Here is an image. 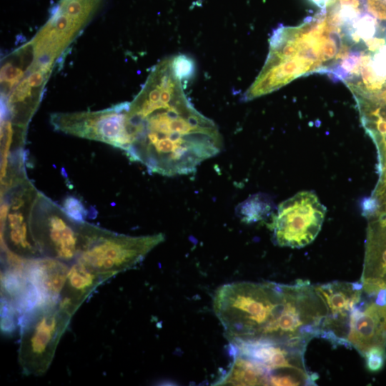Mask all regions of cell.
I'll return each instance as SVG.
<instances>
[{
    "label": "cell",
    "instance_id": "6da1fadb",
    "mask_svg": "<svg viewBox=\"0 0 386 386\" xmlns=\"http://www.w3.org/2000/svg\"><path fill=\"white\" fill-rule=\"evenodd\" d=\"M182 83L169 57L154 68L139 94L127 104L124 152L152 173L189 174L222 149L217 126L194 108Z\"/></svg>",
    "mask_w": 386,
    "mask_h": 386
},
{
    "label": "cell",
    "instance_id": "7a4b0ae2",
    "mask_svg": "<svg viewBox=\"0 0 386 386\" xmlns=\"http://www.w3.org/2000/svg\"><path fill=\"white\" fill-rule=\"evenodd\" d=\"M213 309L229 341L267 340L306 346L317 337L326 307L314 285L236 282L219 287Z\"/></svg>",
    "mask_w": 386,
    "mask_h": 386
},
{
    "label": "cell",
    "instance_id": "3957f363",
    "mask_svg": "<svg viewBox=\"0 0 386 386\" xmlns=\"http://www.w3.org/2000/svg\"><path fill=\"white\" fill-rule=\"evenodd\" d=\"M347 51L342 28L325 9L299 26H280L273 31L266 61L243 100L268 94L311 73L332 71Z\"/></svg>",
    "mask_w": 386,
    "mask_h": 386
},
{
    "label": "cell",
    "instance_id": "277c9868",
    "mask_svg": "<svg viewBox=\"0 0 386 386\" xmlns=\"http://www.w3.org/2000/svg\"><path fill=\"white\" fill-rule=\"evenodd\" d=\"M164 240L162 233L129 236L81 222L75 262L100 274L114 276L140 263Z\"/></svg>",
    "mask_w": 386,
    "mask_h": 386
},
{
    "label": "cell",
    "instance_id": "5b68a950",
    "mask_svg": "<svg viewBox=\"0 0 386 386\" xmlns=\"http://www.w3.org/2000/svg\"><path fill=\"white\" fill-rule=\"evenodd\" d=\"M71 316L57 305L39 307L19 319V362L25 375L41 376L50 367Z\"/></svg>",
    "mask_w": 386,
    "mask_h": 386
},
{
    "label": "cell",
    "instance_id": "8992f818",
    "mask_svg": "<svg viewBox=\"0 0 386 386\" xmlns=\"http://www.w3.org/2000/svg\"><path fill=\"white\" fill-rule=\"evenodd\" d=\"M80 222L39 192L32 207L30 224L41 256L69 264L74 263L78 253Z\"/></svg>",
    "mask_w": 386,
    "mask_h": 386
},
{
    "label": "cell",
    "instance_id": "52a82bcc",
    "mask_svg": "<svg viewBox=\"0 0 386 386\" xmlns=\"http://www.w3.org/2000/svg\"><path fill=\"white\" fill-rule=\"evenodd\" d=\"M326 208L313 191H302L279 204L268 224L274 244L302 248L319 234Z\"/></svg>",
    "mask_w": 386,
    "mask_h": 386
},
{
    "label": "cell",
    "instance_id": "ba28073f",
    "mask_svg": "<svg viewBox=\"0 0 386 386\" xmlns=\"http://www.w3.org/2000/svg\"><path fill=\"white\" fill-rule=\"evenodd\" d=\"M1 205L3 249L26 259L41 257L31 230V214L38 191L26 177L18 178L4 188Z\"/></svg>",
    "mask_w": 386,
    "mask_h": 386
},
{
    "label": "cell",
    "instance_id": "9c48e42d",
    "mask_svg": "<svg viewBox=\"0 0 386 386\" xmlns=\"http://www.w3.org/2000/svg\"><path fill=\"white\" fill-rule=\"evenodd\" d=\"M231 352L248 357L272 374L270 385H313L317 377L307 370L305 350L267 340L229 341Z\"/></svg>",
    "mask_w": 386,
    "mask_h": 386
},
{
    "label": "cell",
    "instance_id": "30bf717a",
    "mask_svg": "<svg viewBox=\"0 0 386 386\" xmlns=\"http://www.w3.org/2000/svg\"><path fill=\"white\" fill-rule=\"evenodd\" d=\"M346 347L362 357L374 349L386 350V291L364 292L350 315Z\"/></svg>",
    "mask_w": 386,
    "mask_h": 386
},
{
    "label": "cell",
    "instance_id": "8fae6325",
    "mask_svg": "<svg viewBox=\"0 0 386 386\" xmlns=\"http://www.w3.org/2000/svg\"><path fill=\"white\" fill-rule=\"evenodd\" d=\"M314 286L327 310L320 337L335 347H346L350 315L364 294L362 282L335 281Z\"/></svg>",
    "mask_w": 386,
    "mask_h": 386
},
{
    "label": "cell",
    "instance_id": "7c38bea8",
    "mask_svg": "<svg viewBox=\"0 0 386 386\" xmlns=\"http://www.w3.org/2000/svg\"><path fill=\"white\" fill-rule=\"evenodd\" d=\"M370 209L360 282L365 292L376 294L386 291V198Z\"/></svg>",
    "mask_w": 386,
    "mask_h": 386
},
{
    "label": "cell",
    "instance_id": "4fadbf2b",
    "mask_svg": "<svg viewBox=\"0 0 386 386\" xmlns=\"http://www.w3.org/2000/svg\"><path fill=\"white\" fill-rule=\"evenodd\" d=\"M71 264L45 257L28 259L27 277L40 300V307L57 305Z\"/></svg>",
    "mask_w": 386,
    "mask_h": 386
},
{
    "label": "cell",
    "instance_id": "5bb4252c",
    "mask_svg": "<svg viewBox=\"0 0 386 386\" xmlns=\"http://www.w3.org/2000/svg\"><path fill=\"white\" fill-rule=\"evenodd\" d=\"M112 277L94 272L74 262L70 265L57 307L72 317L94 290Z\"/></svg>",
    "mask_w": 386,
    "mask_h": 386
},
{
    "label": "cell",
    "instance_id": "9a60e30c",
    "mask_svg": "<svg viewBox=\"0 0 386 386\" xmlns=\"http://www.w3.org/2000/svg\"><path fill=\"white\" fill-rule=\"evenodd\" d=\"M354 96L362 123L376 144L380 171L386 164V104L377 96Z\"/></svg>",
    "mask_w": 386,
    "mask_h": 386
},
{
    "label": "cell",
    "instance_id": "2e32d148",
    "mask_svg": "<svg viewBox=\"0 0 386 386\" xmlns=\"http://www.w3.org/2000/svg\"><path fill=\"white\" fill-rule=\"evenodd\" d=\"M233 361L227 371L215 382L217 385H270L271 372L254 360L231 352Z\"/></svg>",
    "mask_w": 386,
    "mask_h": 386
},
{
    "label": "cell",
    "instance_id": "e0dca14e",
    "mask_svg": "<svg viewBox=\"0 0 386 386\" xmlns=\"http://www.w3.org/2000/svg\"><path fill=\"white\" fill-rule=\"evenodd\" d=\"M276 207L267 194L257 193L249 196L236 207V214L244 223L262 221L272 216Z\"/></svg>",
    "mask_w": 386,
    "mask_h": 386
},
{
    "label": "cell",
    "instance_id": "ac0fdd59",
    "mask_svg": "<svg viewBox=\"0 0 386 386\" xmlns=\"http://www.w3.org/2000/svg\"><path fill=\"white\" fill-rule=\"evenodd\" d=\"M1 327L6 334L13 332L19 325V315L11 302L5 297H1Z\"/></svg>",
    "mask_w": 386,
    "mask_h": 386
},
{
    "label": "cell",
    "instance_id": "d6986e66",
    "mask_svg": "<svg viewBox=\"0 0 386 386\" xmlns=\"http://www.w3.org/2000/svg\"><path fill=\"white\" fill-rule=\"evenodd\" d=\"M172 66L174 72L182 80L191 78L194 72V61L184 54L172 56Z\"/></svg>",
    "mask_w": 386,
    "mask_h": 386
},
{
    "label": "cell",
    "instance_id": "ffe728a7",
    "mask_svg": "<svg viewBox=\"0 0 386 386\" xmlns=\"http://www.w3.org/2000/svg\"><path fill=\"white\" fill-rule=\"evenodd\" d=\"M64 211L71 219L77 222H84L86 217V209H84L81 202L74 197H69L64 200Z\"/></svg>",
    "mask_w": 386,
    "mask_h": 386
},
{
    "label": "cell",
    "instance_id": "44dd1931",
    "mask_svg": "<svg viewBox=\"0 0 386 386\" xmlns=\"http://www.w3.org/2000/svg\"><path fill=\"white\" fill-rule=\"evenodd\" d=\"M364 357L367 369L372 372H377L384 365L386 360V350L374 349L370 350Z\"/></svg>",
    "mask_w": 386,
    "mask_h": 386
},
{
    "label": "cell",
    "instance_id": "7402d4cb",
    "mask_svg": "<svg viewBox=\"0 0 386 386\" xmlns=\"http://www.w3.org/2000/svg\"><path fill=\"white\" fill-rule=\"evenodd\" d=\"M368 11L375 17L386 20V0H365Z\"/></svg>",
    "mask_w": 386,
    "mask_h": 386
},
{
    "label": "cell",
    "instance_id": "603a6c76",
    "mask_svg": "<svg viewBox=\"0 0 386 386\" xmlns=\"http://www.w3.org/2000/svg\"><path fill=\"white\" fill-rule=\"evenodd\" d=\"M21 71L13 66L9 64L3 68V79L7 81H14L20 76Z\"/></svg>",
    "mask_w": 386,
    "mask_h": 386
},
{
    "label": "cell",
    "instance_id": "cb8c5ba5",
    "mask_svg": "<svg viewBox=\"0 0 386 386\" xmlns=\"http://www.w3.org/2000/svg\"><path fill=\"white\" fill-rule=\"evenodd\" d=\"M81 4L77 0L71 1L66 6V14L77 16L81 11Z\"/></svg>",
    "mask_w": 386,
    "mask_h": 386
},
{
    "label": "cell",
    "instance_id": "d4e9b609",
    "mask_svg": "<svg viewBox=\"0 0 386 386\" xmlns=\"http://www.w3.org/2000/svg\"><path fill=\"white\" fill-rule=\"evenodd\" d=\"M43 81V76L40 72L36 71L30 75L28 83L30 86H38Z\"/></svg>",
    "mask_w": 386,
    "mask_h": 386
},
{
    "label": "cell",
    "instance_id": "484cf974",
    "mask_svg": "<svg viewBox=\"0 0 386 386\" xmlns=\"http://www.w3.org/2000/svg\"><path fill=\"white\" fill-rule=\"evenodd\" d=\"M313 4L317 6L325 9L327 7L332 6L335 0H310Z\"/></svg>",
    "mask_w": 386,
    "mask_h": 386
},
{
    "label": "cell",
    "instance_id": "4316f807",
    "mask_svg": "<svg viewBox=\"0 0 386 386\" xmlns=\"http://www.w3.org/2000/svg\"><path fill=\"white\" fill-rule=\"evenodd\" d=\"M68 24V19L66 15L60 16L56 22V26L59 30H64Z\"/></svg>",
    "mask_w": 386,
    "mask_h": 386
},
{
    "label": "cell",
    "instance_id": "83f0119b",
    "mask_svg": "<svg viewBox=\"0 0 386 386\" xmlns=\"http://www.w3.org/2000/svg\"><path fill=\"white\" fill-rule=\"evenodd\" d=\"M377 96L386 104V86Z\"/></svg>",
    "mask_w": 386,
    "mask_h": 386
}]
</instances>
